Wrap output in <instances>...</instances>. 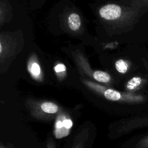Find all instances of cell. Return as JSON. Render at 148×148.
Wrapping results in <instances>:
<instances>
[{"instance_id": "cell-1", "label": "cell", "mask_w": 148, "mask_h": 148, "mask_svg": "<svg viewBox=\"0 0 148 148\" xmlns=\"http://www.w3.org/2000/svg\"><path fill=\"white\" fill-rule=\"evenodd\" d=\"M99 13L100 16L106 20H116L121 17L122 9L117 5L109 4L102 7Z\"/></svg>"}, {"instance_id": "cell-2", "label": "cell", "mask_w": 148, "mask_h": 148, "mask_svg": "<svg viewBox=\"0 0 148 148\" xmlns=\"http://www.w3.org/2000/svg\"><path fill=\"white\" fill-rule=\"evenodd\" d=\"M68 24L69 28L73 31L79 29L81 25V21L79 16L76 13H72L68 17Z\"/></svg>"}, {"instance_id": "cell-3", "label": "cell", "mask_w": 148, "mask_h": 148, "mask_svg": "<svg viewBox=\"0 0 148 148\" xmlns=\"http://www.w3.org/2000/svg\"><path fill=\"white\" fill-rule=\"evenodd\" d=\"M144 82L143 79L139 76H135L131 79L127 83V88L129 90H134L138 88Z\"/></svg>"}, {"instance_id": "cell-4", "label": "cell", "mask_w": 148, "mask_h": 148, "mask_svg": "<svg viewBox=\"0 0 148 148\" xmlns=\"http://www.w3.org/2000/svg\"><path fill=\"white\" fill-rule=\"evenodd\" d=\"M93 77L96 80L102 83H108L110 80V76L108 73L101 71L94 72Z\"/></svg>"}, {"instance_id": "cell-5", "label": "cell", "mask_w": 148, "mask_h": 148, "mask_svg": "<svg viewBox=\"0 0 148 148\" xmlns=\"http://www.w3.org/2000/svg\"><path fill=\"white\" fill-rule=\"evenodd\" d=\"M104 95L106 99L113 101H117L121 98V94L112 89L106 90L104 92Z\"/></svg>"}, {"instance_id": "cell-6", "label": "cell", "mask_w": 148, "mask_h": 148, "mask_svg": "<svg viewBox=\"0 0 148 148\" xmlns=\"http://www.w3.org/2000/svg\"><path fill=\"white\" fill-rule=\"evenodd\" d=\"M41 109L46 113H55L58 110V106L52 102H45L42 104Z\"/></svg>"}, {"instance_id": "cell-7", "label": "cell", "mask_w": 148, "mask_h": 148, "mask_svg": "<svg viewBox=\"0 0 148 148\" xmlns=\"http://www.w3.org/2000/svg\"><path fill=\"white\" fill-rule=\"evenodd\" d=\"M115 66L117 71L121 73H125L128 69V64L124 60H119L115 63Z\"/></svg>"}, {"instance_id": "cell-8", "label": "cell", "mask_w": 148, "mask_h": 148, "mask_svg": "<svg viewBox=\"0 0 148 148\" xmlns=\"http://www.w3.org/2000/svg\"><path fill=\"white\" fill-rule=\"evenodd\" d=\"M135 148H148V135L140 139L136 144Z\"/></svg>"}, {"instance_id": "cell-9", "label": "cell", "mask_w": 148, "mask_h": 148, "mask_svg": "<svg viewBox=\"0 0 148 148\" xmlns=\"http://www.w3.org/2000/svg\"><path fill=\"white\" fill-rule=\"evenodd\" d=\"M29 71L34 76H38L40 73V69L39 65L37 63H33L29 67Z\"/></svg>"}, {"instance_id": "cell-10", "label": "cell", "mask_w": 148, "mask_h": 148, "mask_svg": "<svg viewBox=\"0 0 148 148\" xmlns=\"http://www.w3.org/2000/svg\"><path fill=\"white\" fill-rule=\"evenodd\" d=\"M136 4L135 5L137 8L140 9H148V0H140L136 2Z\"/></svg>"}, {"instance_id": "cell-11", "label": "cell", "mask_w": 148, "mask_h": 148, "mask_svg": "<svg viewBox=\"0 0 148 148\" xmlns=\"http://www.w3.org/2000/svg\"><path fill=\"white\" fill-rule=\"evenodd\" d=\"M63 124L64 125V127L69 130V129L72 127V122L70 119H64L63 121Z\"/></svg>"}, {"instance_id": "cell-12", "label": "cell", "mask_w": 148, "mask_h": 148, "mask_svg": "<svg viewBox=\"0 0 148 148\" xmlns=\"http://www.w3.org/2000/svg\"><path fill=\"white\" fill-rule=\"evenodd\" d=\"M66 69V67L65 66L62 64H59L58 65H57L55 68H54V70L56 72H63L65 71Z\"/></svg>"}, {"instance_id": "cell-13", "label": "cell", "mask_w": 148, "mask_h": 148, "mask_svg": "<svg viewBox=\"0 0 148 148\" xmlns=\"http://www.w3.org/2000/svg\"><path fill=\"white\" fill-rule=\"evenodd\" d=\"M84 143H75L74 146L73 148H84Z\"/></svg>"}, {"instance_id": "cell-14", "label": "cell", "mask_w": 148, "mask_h": 148, "mask_svg": "<svg viewBox=\"0 0 148 148\" xmlns=\"http://www.w3.org/2000/svg\"><path fill=\"white\" fill-rule=\"evenodd\" d=\"M47 148H54L53 144L52 143H49V145H48Z\"/></svg>"}, {"instance_id": "cell-15", "label": "cell", "mask_w": 148, "mask_h": 148, "mask_svg": "<svg viewBox=\"0 0 148 148\" xmlns=\"http://www.w3.org/2000/svg\"><path fill=\"white\" fill-rule=\"evenodd\" d=\"M2 45L1 43L0 44V53H2Z\"/></svg>"}, {"instance_id": "cell-16", "label": "cell", "mask_w": 148, "mask_h": 148, "mask_svg": "<svg viewBox=\"0 0 148 148\" xmlns=\"http://www.w3.org/2000/svg\"><path fill=\"white\" fill-rule=\"evenodd\" d=\"M1 148H5V147H3V146H1Z\"/></svg>"}]
</instances>
